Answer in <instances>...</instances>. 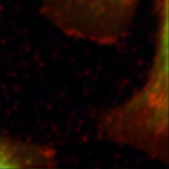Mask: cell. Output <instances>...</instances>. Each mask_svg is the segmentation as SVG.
<instances>
[{
  "instance_id": "cell-1",
  "label": "cell",
  "mask_w": 169,
  "mask_h": 169,
  "mask_svg": "<svg viewBox=\"0 0 169 169\" xmlns=\"http://www.w3.org/2000/svg\"><path fill=\"white\" fill-rule=\"evenodd\" d=\"M154 47L144 81L98 115L99 137L114 146L169 164V0L155 1Z\"/></svg>"
},
{
  "instance_id": "cell-2",
  "label": "cell",
  "mask_w": 169,
  "mask_h": 169,
  "mask_svg": "<svg viewBox=\"0 0 169 169\" xmlns=\"http://www.w3.org/2000/svg\"><path fill=\"white\" fill-rule=\"evenodd\" d=\"M36 1L42 18L64 36L98 47H118L132 34L142 0Z\"/></svg>"
},
{
  "instance_id": "cell-3",
  "label": "cell",
  "mask_w": 169,
  "mask_h": 169,
  "mask_svg": "<svg viewBox=\"0 0 169 169\" xmlns=\"http://www.w3.org/2000/svg\"><path fill=\"white\" fill-rule=\"evenodd\" d=\"M58 164L57 150L49 144L0 132V169H51Z\"/></svg>"
}]
</instances>
